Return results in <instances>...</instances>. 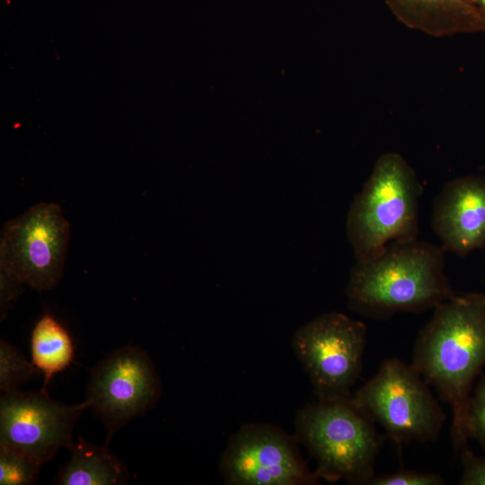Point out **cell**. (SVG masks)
Instances as JSON below:
<instances>
[{"label":"cell","instance_id":"7","mask_svg":"<svg viewBox=\"0 0 485 485\" xmlns=\"http://www.w3.org/2000/svg\"><path fill=\"white\" fill-rule=\"evenodd\" d=\"M69 222L56 203L41 202L4 225L0 270L36 290H49L62 277Z\"/></svg>","mask_w":485,"mask_h":485},{"label":"cell","instance_id":"13","mask_svg":"<svg viewBox=\"0 0 485 485\" xmlns=\"http://www.w3.org/2000/svg\"><path fill=\"white\" fill-rule=\"evenodd\" d=\"M69 450L71 457L60 470L57 484L120 485L128 482L129 472L126 465L107 445H96L79 437Z\"/></svg>","mask_w":485,"mask_h":485},{"label":"cell","instance_id":"4","mask_svg":"<svg viewBox=\"0 0 485 485\" xmlns=\"http://www.w3.org/2000/svg\"><path fill=\"white\" fill-rule=\"evenodd\" d=\"M316 463L314 472L327 481L369 485L386 435L349 398L317 401L300 409L295 434Z\"/></svg>","mask_w":485,"mask_h":485},{"label":"cell","instance_id":"20","mask_svg":"<svg viewBox=\"0 0 485 485\" xmlns=\"http://www.w3.org/2000/svg\"><path fill=\"white\" fill-rule=\"evenodd\" d=\"M22 284L1 272V321L5 318L10 304L19 294Z\"/></svg>","mask_w":485,"mask_h":485},{"label":"cell","instance_id":"15","mask_svg":"<svg viewBox=\"0 0 485 485\" xmlns=\"http://www.w3.org/2000/svg\"><path fill=\"white\" fill-rule=\"evenodd\" d=\"M39 372L18 348L4 340H0L1 393L17 390Z\"/></svg>","mask_w":485,"mask_h":485},{"label":"cell","instance_id":"9","mask_svg":"<svg viewBox=\"0 0 485 485\" xmlns=\"http://www.w3.org/2000/svg\"><path fill=\"white\" fill-rule=\"evenodd\" d=\"M161 381L148 354L136 346L119 348L91 370L86 402L112 436L151 410L161 396Z\"/></svg>","mask_w":485,"mask_h":485},{"label":"cell","instance_id":"10","mask_svg":"<svg viewBox=\"0 0 485 485\" xmlns=\"http://www.w3.org/2000/svg\"><path fill=\"white\" fill-rule=\"evenodd\" d=\"M86 409V401L67 405L42 389L1 393L0 445L42 465L60 448L73 445L75 424Z\"/></svg>","mask_w":485,"mask_h":485},{"label":"cell","instance_id":"21","mask_svg":"<svg viewBox=\"0 0 485 485\" xmlns=\"http://www.w3.org/2000/svg\"><path fill=\"white\" fill-rule=\"evenodd\" d=\"M471 1L485 15V0H471Z\"/></svg>","mask_w":485,"mask_h":485},{"label":"cell","instance_id":"1","mask_svg":"<svg viewBox=\"0 0 485 485\" xmlns=\"http://www.w3.org/2000/svg\"><path fill=\"white\" fill-rule=\"evenodd\" d=\"M411 365L452 409L456 453L470 439L468 407L485 367V294L454 293L434 308L416 340Z\"/></svg>","mask_w":485,"mask_h":485},{"label":"cell","instance_id":"17","mask_svg":"<svg viewBox=\"0 0 485 485\" xmlns=\"http://www.w3.org/2000/svg\"><path fill=\"white\" fill-rule=\"evenodd\" d=\"M470 438L475 439L485 453V375L472 392L468 407Z\"/></svg>","mask_w":485,"mask_h":485},{"label":"cell","instance_id":"19","mask_svg":"<svg viewBox=\"0 0 485 485\" xmlns=\"http://www.w3.org/2000/svg\"><path fill=\"white\" fill-rule=\"evenodd\" d=\"M463 472L460 479L462 485H485V456L472 453L467 445L460 450Z\"/></svg>","mask_w":485,"mask_h":485},{"label":"cell","instance_id":"6","mask_svg":"<svg viewBox=\"0 0 485 485\" xmlns=\"http://www.w3.org/2000/svg\"><path fill=\"white\" fill-rule=\"evenodd\" d=\"M366 344V325L338 312L319 315L296 330L292 348L318 401L351 396Z\"/></svg>","mask_w":485,"mask_h":485},{"label":"cell","instance_id":"8","mask_svg":"<svg viewBox=\"0 0 485 485\" xmlns=\"http://www.w3.org/2000/svg\"><path fill=\"white\" fill-rule=\"evenodd\" d=\"M298 445L295 435L276 425L245 424L229 437L221 454V477L227 485L318 484Z\"/></svg>","mask_w":485,"mask_h":485},{"label":"cell","instance_id":"5","mask_svg":"<svg viewBox=\"0 0 485 485\" xmlns=\"http://www.w3.org/2000/svg\"><path fill=\"white\" fill-rule=\"evenodd\" d=\"M429 387L412 365L388 358L349 401L397 445L433 442L446 415Z\"/></svg>","mask_w":485,"mask_h":485},{"label":"cell","instance_id":"18","mask_svg":"<svg viewBox=\"0 0 485 485\" xmlns=\"http://www.w3.org/2000/svg\"><path fill=\"white\" fill-rule=\"evenodd\" d=\"M442 476L434 472H421L401 469L384 475H375L369 485H443Z\"/></svg>","mask_w":485,"mask_h":485},{"label":"cell","instance_id":"12","mask_svg":"<svg viewBox=\"0 0 485 485\" xmlns=\"http://www.w3.org/2000/svg\"><path fill=\"white\" fill-rule=\"evenodd\" d=\"M409 28L434 37L485 32V15L471 0H384Z\"/></svg>","mask_w":485,"mask_h":485},{"label":"cell","instance_id":"14","mask_svg":"<svg viewBox=\"0 0 485 485\" xmlns=\"http://www.w3.org/2000/svg\"><path fill=\"white\" fill-rule=\"evenodd\" d=\"M31 362L44 375L43 391L51 378L74 361L75 345L66 329L49 313L34 325L31 336Z\"/></svg>","mask_w":485,"mask_h":485},{"label":"cell","instance_id":"16","mask_svg":"<svg viewBox=\"0 0 485 485\" xmlns=\"http://www.w3.org/2000/svg\"><path fill=\"white\" fill-rule=\"evenodd\" d=\"M40 464L26 455L0 445V484L29 485L36 481Z\"/></svg>","mask_w":485,"mask_h":485},{"label":"cell","instance_id":"3","mask_svg":"<svg viewBox=\"0 0 485 485\" xmlns=\"http://www.w3.org/2000/svg\"><path fill=\"white\" fill-rule=\"evenodd\" d=\"M421 184L402 155L376 160L348 213L346 231L356 260L373 258L388 245L418 239Z\"/></svg>","mask_w":485,"mask_h":485},{"label":"cell","instance_id":"11","mask_svg":"<svg viewBox=\"0 0 485 485\" xmlns=\"http://www.w3.org/2000/svg\"><path fill=\"white\" fill-rule=\"evenodd\" d=\"M431 225L445 251L463 257L485 248V177L445 183L434 200Z\"/></svg>","mask_w":485,"mask_h":485},{"label":"cell","instance_id":"2","mask_svg":"<svg viewBox=\"0 0 485 485\" xmlns=\"http://www.w3.org/2000/svg\"><path fill=\"white\" fill-rule=\"evenodd\" d=\"M445 251L441 245L415 239L357 260L345 290L349 308L377 318L434 309L454 294L445 275Z\"/></svg>","mask_w":485,"mask_h":485}]
</instances>
